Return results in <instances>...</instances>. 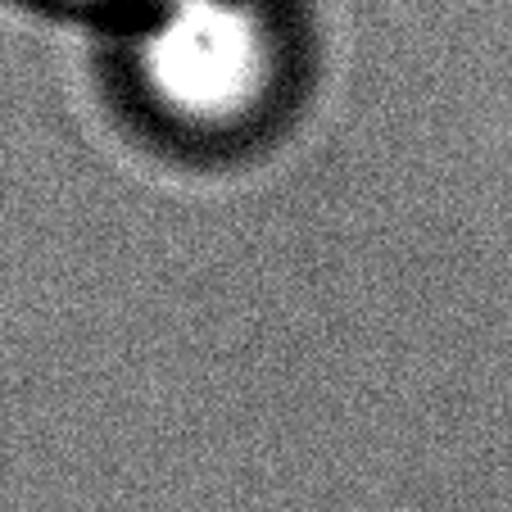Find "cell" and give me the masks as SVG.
<instances>
[{
	"label": "cell",
	"instance_id": "obj_1",
	"mask_svg": "<svg viewBox=\"0 0 512 512\" xmlns=\"http://www.w3.org/2000/svg\"><path fill=\"white\" fill-rule=\"evenodd\" d=\"M300 0H150L109 23V91L150 145L232 164L281 141L313 91Z\"/></svg>",
	"mask_w": 512,
	"mask_h": 512
},
{
	"label": "cell",
	"instance_id": "obj_2",
	"mask_svg": "<svg viewBox=\"0 0 512 512\" xmlns=\"http://www.w3.org/2000/svg\"><path fill=\"white\" fill-rule=\"evenodd\" d=\"M32 5H41V10H59V14H82V19H100L109 28V23L127 19V14L141 10V5H150V0H32Z\"/></svg>",
	"mask_w": 512,
	"mask_h": 512
}]
</instances>
